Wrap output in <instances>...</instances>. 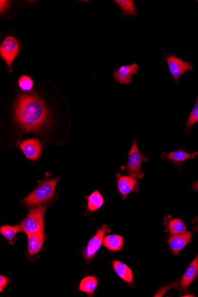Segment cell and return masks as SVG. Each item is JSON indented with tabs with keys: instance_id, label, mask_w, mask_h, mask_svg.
<instances>
[{
	"instance_id": "6da1fadb",
	"label": "cell",
	"mask_w": 198,
	"mask_h": 297,
	"mask_svg": "<svg viewBox=\"0 0 198 297\" xmlns=\"http://www.w3.org/2000/svg\"><path fill=\"white\" fill-rule=\"evenodd\" d=\"M16 119L26 133H37L48 121V112L36 94H24L17 102Z\"/></svg>"
},
{
	"instance_id": "7a4b0ae2",
	"label": "cell",
	"mask_w": 198,
	"mask_h": 297,
	"mask_svg": "<svg viewBox=\"0 0 198 297\" xmlns=\"http://www.w3.org/2000/svg\"><path fill=\"white\" fill-rule=\"evenodd\" d=\"M60 179H51L40 183L34 191L25 198L24 203L29 207L38 206L49 203L56 195V188Z\"/></svg>"
},
{
	"instance_id": "3957f363",
	"label": "cell",
	"mask_w": 198,
	"mask_h": 297,
	"mask_svg": "<svg viewBox=\"0 0 198 297\" xmlns=\"http://www.w3.org/2000/svg\"><path fill=\"white\" fill-rule=\"evenodd\" d=\"M46 210L45 205L34 207L29 212L27 217L22 220L20 226L27 235L33 233H44V218Z\"/></svg>"
},
{
	"instance_id": "277c9868",
	"label": "cell",
	"mask_w": 198,
	"mask_h": 297,
	"mask_svg": "<svg viewBox=\"0 0 198 297\" xmlns=\"http://www.w3.org/2000/svg\"><path fill=\"white\" fill-rule=\"evenodd\" d=\"M148 161L147 157L143 156L139 151L136 139H134L127 164L126 166L121 167V170H126L130 175L137 179H142L144 174L141 170V165L144 161Z\"/></svg>"
},
{
	"instance_id": "5b68a950",
	"label": "cell",
	"mask_w": 198,
	"mask_h": 297,
	"mask_svg": "<svg viewBox=\"0 0 198 297\" xmlns=\"http://www.w3.org/2000/svg\"><path fill=\"white\" fill-rule=\"evenodd\" d=\"M20 50L19 42L12 36H7L0 46V55L8 66L10 72L13 71L12 65L19 55Z\"/></svg>"
},
{
	"instance_id": "8992f818",
	"label": "cell",
	"mask_w": 198,
	"mask_h": 297,
	"mask_svg": "<svg viewBox=\"0 0 198 297\" xmlns=\"http://www.w3.org/2000/svg\"><path fill=\"white\" fill-rule=\"evenodd\" d=\"M164 57L169 67L172 78L177 83L184 73L192 69V66L190 62L183 61L174 55H164Z\"/></svg>"
},
{
	"instance_id": "52a82bcc",
	"label": "cell",
	"mask_w": 198,
	"mask_h": 297,
	"mask_svg": "<svg viewBox=\"0 0 198 297\" xmlns=\"http://www.w3.org/2000/svg\"><path fill=\"white\" fill-rule=\"evenodd\" d=\"M116 178L118 192L124 200L130 193L138 192L139 185L138 179L133 176H126L119 173L116 174Z\"/></svg>"
},
{
	"instance_id": "ba28073f",
	"label": "cell",
	"mask_w": 198,
	"mask_h": 297,
	"mask_svg": "<svg viewBox=\"0 0 198 297\" xmlns=\"http://www.w3.org/2000/svg\"><path fill=\"white\" fill-rule=\"evenodd\" d=\"M110 232L111 230L108 229V227L106 225H104L101 229H98L97 233L88 243L86 249L84 251V257L86 259L90 260L94 257L104 243L105 234Z\"/></svg>"
},
{
	"instance_id": "9c48e42d",
	"label": "cell",
	"mask_w": 198,
	"mask_h": 297,
	"mask_svg": "<svg viewBox=\"0 0 198 297\" xmlns=\"http://www.w3.org/2000/svg\"><path fill=\"white\" fill-rule=\"evenodd\" d=\"M19 146L29 160H38L41 155L42 144L39 138L27 139L22 142Z\"/></svg>"
},
{
	"instance_id": "30bf717a",
	"label": "cell",
	"mask_w": 198,
	"mask_h": 297,
	"mask_svg": "<svg viewBox=\"0 0 198 297\" xmlns=\"http://www.w3.org/2000/svg\"><path fill=\"white\" fill-rule=\"evenodd\" d=\"M192 234L190 232L174 234L168 237L167 241L171 251L175 255H178L191 240Z\"/></svg>"
},
{
	"instance_id": "8fae6325",
	"label": "cell",
	"mask_w": 198,
	"mask_h": 297,
	"mask_svg": "<svg viewBox=\"0 0 198 297\" xmlns=\"http://www.w3.org/2000/svg\"><path fill=\"white\" fill-rule=\"evenodd\" d=\"M138 68L137 64L123 65L113 72V76L115 80L120 84H128L132 82L133 76L137 74Z\"/></svg>"
},
{
	"instance_id": "7c38bea8",
	"label": "cell",
	"mask_w": 198,
	"mask_h": 297,
	"mask_svg": "<svg viewBox=\"0 0 198 297\" xmlns=\"http://www.w3.org/2000/svg\"><path fill=\"white\" fill-rule=\"evenodd\" d=\"M197 152L191 154L186 153L183 150H179L177 151L166 154L163 153L162 158L164 160H168L170 163L175 164H181L189 159H195L197 156Z\"/></svg>"
},
{
	"instance_id": "4fadbf2b",
	"label": "cell",
	"mask_w": 198,
	"mask_h": 297,
	"mask_svg": "<svg viewBox=\"0 0 198 297\" xmlns=\"http://www.w3.org/2000/svg\"><path fill=\"white\" fill-rule=\"evenodd\" d=\"M28 251L31 255H37L42 248L45 240V233L39 232L28 235Z\"/></svg>"
},
{
	"instance_id": "5bb4252c",
	"label": "cell",
	"mask_w": 198,
	"mask_h": 297,
	"mask_svg": "<svg viewBox=\"0 0 198 297\" xmlns=\"http://www.w3.org/2000/svg\"><path fill=\"white\" fill-rule=\"evenodd\" d=\"M198 274V255L190 263L188 268L186 270L183 275L181 283H180V288L182 291H184L188 286L195 280Z\"/></svg>"
},
{
	"instance_id": "9a60e30c",
	"label": "cell",
	"mask_w": 198,
	"mask_h": 297,
	"mask_svg": "<svg viewBox=\"0 0 198 297\" xmlns=\"http://www.w3.org/2000/svg\"><path fill=\"white\" fill-rule=\"evenodd\" d=\"M113 267L116 273L125 282L128 283H133L134 280L133 274L132 270L126 264L115 260L113 262Z\"/></svg>"
},
{
	"instance_id": "2e32d148",
	"label": "cell",
	"mask_w": 198,
	"mask_h": 297,
	"mask_svg": "<svg viewBox=\"0 0 198 297\" xmlns=\"http://www.w3.org/2000/svg\"><path fill=\"white\" fill-rule=\"evenodd\" d=\"M104 246L109 251L116 252L120 251L123 246V238L122 236L113 234L104 237Z\"/></svg>"
},
{
	"instance_id": "e0dca14e",
	"label": "cell",
	"mask_w": 198,
	"mask_h": 297,
	"mask_svg": "<svg viewBox=\"0 0 198 297\" xmlns=\"http://www.w3.org/2000/svg\"><path fill=\"white\" fill-rule=\"evenodd\" d=\"M98 285V281L94 277H87L81 281L79 285V290L85 292L89 295H92L96 290Z\"/></svg>"
},
{
	"instance_id": "ac0fdd59",
	"label": "cell",
	"mask_w": 198,
	"mask_h": 297,
	"mask_svg": "<svg viewBox=\"0 0 198 297\" xmlns=\"http://www.w3.org/2000/svg\"><path fill=\"white\" fill-rule=\"evenodd\" d=\"M87 209L90 212L96 211L104 204L105 201L101 193L96 190L88 196Z\"/></svg>"
},
{
	"instance_id": "d6986e66",
	"label": "cell",
	"mask_w": 198,
	"mask_h": 297,
	"mask_svg": "<svg viewBox=\"0 0 198 297\" xmlns=\"http://www.w3.org/2000/svg\"><path fill=\"white\" fill-rule=\"evenodd\" d=\"M20 225L15 226H3L0 228V232L2 235L7 238L11 244H14V238L17 233L21 232Z\"/></svg>"
},
{
	"instance_id": "ffe728a7",
	"label": "cell",
	"mask_w": 198,
	"mask_h": 297,
	"mask_svg": "<svg viewBox=\"0 0 198 297\" xmlns=\"http://www.w3.org/2000/svg\"><path fill=\"white\" fill-rule=\"evenodd\" d=\"M167 227L171 235L179 234L186 232L185 223L181 219H172L167 222Z\"/></svg>"
},
{
	"instance_id": "44dd1931",
	"label": "cell",
	"mask_w": 198,
	"mask_h": 297,
	"mask_svg": "<svg viewBox=\"0 0 198 297\" xmlns=\"http://www.w3.org/2000/svg\"><path fill=\"white\" fill-rule=\"evenodd\" d=\"M115 2L120 7L123 14L129 16L136 15L137 9L133 0H116Z\"/></svg>"
},
{
	"instance_id": "7402d4cb",
	"label": "cell",
	"mask_w": 198,
	"mask_h": 297,
	"mask_svg": "<svg viewBox=\"0 0 198 297\" xmlns=\"http://www.w3.org/2000/svg\"><path fill=\"white\" fill-rule=\"evenodd\" d=\"M198 121V96L196 97V101L195 105H194L192 111L189 116L188 120H187L186 124L185 131L187 133H189L190 128H191L194 124L196 123Z\"/></svg>"
},
{
	"instance_id": "603a6c76",
	"label": "cell",
	"mask_w": 198,
	"mask_h": 297,
	"mask_svg": "<svg viewBox=\"0 0 198 297\" xmlns=\"http://www.w3.org/2000/svg\"><path fill=\"white\" fill-rule=\"evenodd\" d=\"M19 84L22 90L28 91L32 89L34 87V81L27 75L21 76L19 80Z\"/></svg>"
},
{
	"instance_id": "cb8c5ba5",
	"label": "cell",
	"mask_w": 198,
	"mask_h": 297,
	"mask_svg": "<svg viewBox=\"0 0 198 297\" xmlns=\"http://www.w3.org/2000/svg\"><path fill=\"white\" fill-rule=\"evenodd\" d=\"M9 283V279L5 276H0V291L2 292Z\"/></svg>"
},
{
	"instance_id": "d4e9b609",
	"label": "cell",
	"mask_w": 198,
	"mask_h": 297,
	"mask_svg": "<svg viewBox=\"0 0 198 297\" xmlns=\"http://www.w3.org/2000/svg\"><path fill=\"white\" fill-rule=\"evenodd\" d=\"M9 2H10L1 1V3L4 5V7H1V10L3 9V8H4V10H5L6 9L8 8V7L9 6Z\"/></svg>"
},
{
	"instance_id": "484cf974",
	"label": "cell",
	"mask_w": 198,
	"mask_h": 297,
	"mask_svg": "<svg viewBox=\"0 0 198 297\" xmlns=\"http://www.w3.org/2000/svg\"><path fill=\"white\" fill-rule=\"evenodd\" d=\"M193 189H195L197 192H198V181L193 183Z\"/></svg>"
},
{
	"instance_id": "4316f807",
	"label": "cell",
	"mask_w": 198,
	"mask_h": 297,
	"mask_svg": "<svg viewBox=\"0 0 198 297\" xmlns=\"http://www.w3.org/2000/svg\"><path fill=\"white\" fill-rule=\"evenodd\" d=\"M197 231H198V229H197Z\"/></svg>"
}]
</instances>
